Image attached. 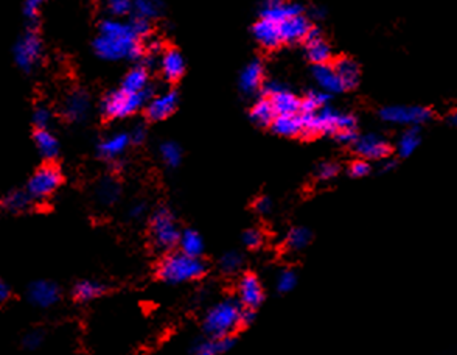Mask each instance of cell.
<instances>
[{
  "label": "cell",
  "instance_id": "6da1fadb",
  "mask_svg": "<svg viewBox=\"0 0 457 355\" xmlns=\"http://www.w3.org/2000/svg\"><path fill=\"white\" fill-rule=\"evenodd\" d=\"M94 49L100 58L108 59V61L124 58L139 59L145 54L131 25L115 19L101 22L100 35L94 41Z\"/></svg>",
  "mask_w": 457,
  "mask_h": 355
},
{
  "label": "cell",
  "instance_id": "7a4b0ae2",
  "mask_svg": "<svg viewBox=\"0 0 457 355\" xmlns=\"http://www.w3.org/2000/svg\"><path fill=\"white\" fill-rule=\"evenodd\" d=\"M243 310H245V307L233 299L218 302L205 315L204 330L207 332L212 340L232 337L233 332L243 325Z\"/></svg>",
  "mask_w": 457,
  "mask_h": 355
},
{
  "label": "cell",
  "instance_id": "3957f363",
  "mask_svg": "<svg viewBox=\"0 0 457 355\" xmlns=\"http://www.w3.org/2000/svg\"><path fill=\"white\" fill-rule=\"evenodd\" d=\"M205 263L201 259L190 257L184 253L168 254L157 268L159 278L167 284H182L202 278Z\"/></svg>",
  "mask_w": 457,
  "mask_h": 355
},
{
  "label": "cell",
  "instance_id": "277c9868",
  "mask_svg": "<svg viewBox=\"0 0 457 355\" xmlns=\"http://www.w3.org/2000/svg\"><path fill=\"white\" fill-rule=\"evenodd\" d=\"M304 132L302 136L311 137L316 135H337L344 130H355L356 117L342 114L331 108H323L316 114H302Z\"/></svg>",
  "mask_w": 457,
  "mask_h": 355
},
{
  "label": "cell",
  "instance_id": "5b68a950",
  "mask_svg": "<svg viewBox=\"0 0 457 355\" xmlns=\"http://www.w3.org/2000/svg\"><path fill=\"white\" fill-rule=\"evenodd\" d=\"M150 95V89L142 94H128L120 89L106 95L101 103V111L109 118H124L137 113L145 103H148Z\"/></svg>",
  "mask_w": 457,
  "mask_h": 355
},
{
  "label": "cell",
  "instance_id": "8992f818",
  "mask_svg": "<svg viewBox=\"0 0 457 355\" xmlns=\"http://www.w3.org/2000/svg\"><path fill=\"white\" fill-rule=\"evenodd\" d=\"M151 234L156 248L169 251L181 242V231L168 209H159L151 218Z\"/></svg>",
  "mask_w": 457,
  "mask_h": 355
},
{
  "label": "cell",
  "instance_id": "52a82bcc",
  "mask_svg": "<svg viewBox=\"0 0 457 355\" xmlns=\"http://www.w3.org/2000/svg\"><path fill=\"white\" fill-rule=\"evenodd\" d=\"M380 117L387 123L395 125H418L426 123L432 117L431 109L425 106H386L380 111Z\"/></svg>",
  "mask_w": 457,
  "mask_h": 355
},
{
  "label": "cell",
  "instance_id": "ba28073f",
  "mask_svg": "<svg viewBox=\"0 0 457 355\" xmlns=\"http://www.w3.org/2000/svg\"><path fill=\"white\" fill-rule=\"evenodd\" d=\"M61 184V172L55 166H44L28 181L27 192L34 199L49 198Z\"/></svg>",
  "mask_w": 457,
  "mask_h": 355
},
{
  "label": "cell",
  "instance_id": "9c48e42d",
  "mask_svg": "<svg viewBox=\"0 0 457 355\" xmlns=\"http://www.w3.org/2000/svg\"><path fill=\"white\" fill-rule=\"evenodd\" d=\"M41 56V41L33 32L25 33L14 46V59L22 70L30 72Z\"/></svg>",
  "mask_w": 457,
  "mask_h": 355
},
{
  "label": "cell",
  "instance_id": "30bf717a",
  "mask_svg": "<svg viewBox=\"0 0 457 355\" xmlns=\"http://www.w3.org/2000/svg\"><path fill=\"white\" fill-rule=\"evenodd\" d=\"M353 147H355V151L359 154V156L364 159L382 161L386 159L390 153V147L387 144V140L378 135L361 136Z\"/></svg>",
  "mask_w": 457,
  "mask_h": 355
},
{
  "label": "cell",
  "instance_id": "8fae6325",
  "mask_svg": "<svg viewBox=\"0 0 457 355\" xmlns=\"http://www.w3.org/2000/svg\"><path fill=\"white\" fill-rule=\"evenodd\" d=\"M28 299L36 307H51L60 301V288L49 280H36L28 287Z\"/></svg>",
  "mask_w": 457,
  "mask_h": 355
},
{
  "label": "cell",
  "instance_id": "7c38bea8",
  "mask_svg": "<svg viewBox=\"0 0 457 355\" xmlns=\"http://www.w3.org/2000/svg\"><path fill=\"white\" fill-rule=\"evenodd\" d=\"M176 106H178V94L174 91H168L150 99V101L146 103L145 109L150 120L159 122L172 116L174 113Z\"/></svg>",
  "mask_w": 457,
  "mask_h": 355
},
{
  "label": "cell",
  "instance_id": "4fadbf2b",
  "mask_svg": "<svg viewBox=\"0 0 457 355\" xmlns=\"http://www.w3.org/2000/svg\"><path fill=\"white\" fill-rule=\"evenodd\" d=\"M238 293H240V304L245 309H250V310H255L259 307L264 298L260 280L254 275H245L241 278L238 285Z\"/></svg>",
  "mask_w": 457,
  "mask_h": 355
},
{
  "label": "cell",
  "instance_id": "5bb4252c",
  "mask_svg": "<svg viewBox=\"0 0 457 355\" xmlns=\"http://www.w3.org/2000/svg\"><path fill=\"white\" fill-rule=\"evenodd\" d=\"M305 51L309 61H311L314 66H321V64H328V59L331 56V50L330 46L326 42V39L322 38V35L318 28H311L309 32L308 38L305 39Z\"/></svg>",
  "mask_w": 457,
  "mask_h": 355
},
{
  "label": "cell",
  "instance_id": "9a60e30c",
  "mask_svg": "<svg viewBox=\"0 0 457 355\" xmlns=\"http://www.w3.org/2000/svg\"><path fill=\"white\" fill-rule=\"evenodd\" d=\"M91 106V99L84 91H73L67 95V99L64 101L63 113L64 116L72 122H79L87 116V111Z\"/></svg>",
  "mask_w": 457,
  "mask_h": 355
},
{
  "label": "cell",
  "instance_id": "2e32d148",
  "mask_svg": "<svg viewBox=\"0 0 457 355\" xmlns=\"http://www.w3.org/2000/svg\"><path fill=\"white\" fill-rule=\"evenodd\" d=\"M302 6L299 4L286 2H268L262 10V19H268L276 24H283L285 20L300 16Z\"/></svg>",
  "mask_w": 457,
  "mask_h": 355
},
{
  "label": "cell",
  "instance_id": "e0dca14e",
  "mask_svg": "<svg viewBox=\"0 0 457 355\" xmlns=\"http://www.w3.org/2000/svg\"><path fill=\"white\" fill-rule=\"evenodd\" d=\"M254 36L259 44L266 49H276L283 42L280 24H276V22L268 19H260L254 25Z\"/></svg>",
  "mask_w": 457,
  "mask_h": 355
},
{
  "label": "cell",
  "instance_id": "ac0fdd59",
  "mask_svg": "<svg viewBox=\"0 0 457 355\" xmlns=\"http://www.w3.org/2000/svg\"><path fill=\"white\" fill-rule=\"evenodd\" d=\"M311 25H309V20L300 14V16L291 18L285 20L283 24H280V32H282V39L283 42H299L305 41L308 38L309 32H311Z\"/></svg>",
  "mask_w": 457,
  "mask_h": 355
},
{
  "label": "cell",
  "instance_id": "d6986e66",
  "mask_svg": "<svg viewBox=\"0 0 457 355\" xmlns=\"http://www.w3.org/2000/svg\"><path fill=\"white\" fill-rule=\"evenodd\" d=\"M313 77L316 80V83L319 85L323 92L327 94H336L344 91V86L339 80L337 73L335 68L331 64H321V66H314L313 69Z\"/></svg>",
  "mask_w": 457,
  "mask_h": 355
},
{
  "label": "cell",
  "instance_id": "ffe728a7",
  "mask_svg": "<svg viewBox=\"0 0 457 355\" xmlns=\"http://www.w3.org/2000/svg\"><path fill=\"white\" fill-rule=\"evenodd\" d=\"M268 99L277 116H299V113H302V100L286 89H282Z\"/></svg>",
  "mask_w": 457,
  "mask_h": 355
},
{
  "label": "cell",
  "instance_id": "44dd1931",
  "mask_svg": "<svg viewBox=\"0 0 457 355\" xmlns=\"http://www.w3.org/2000/svg\"><path fill=\"white\" fill-rule=\"evenodd\" d=\"M160 69L165 80L178 81L186 72V61L178 50H167L160 59Z\"/></svg>",
  "mask_w": 457,
  "mask_h": 355
},
{
  "label": "cell",
  "instance_id": "7402d4cb",
  "mask_svg": "<svg viewBox=\"0 0 457 355\" xmlns=\"http://www.w3.org/2000/svg\"><path fill=\"white\" fill-rule=\"evenodd\" d=\"M263 64L259 61V59H254L250 61L245 69H243L241 75H240V87L243 92L246 94H254L257 89H259L263 83Z\"/></svg>",
  "mask_w": 457,
  "mask_h": 355
},
{
  "label": "cell",
  "instance_id": "603a6c76",
  "mask_svg": "<svg viewBox=\"0 0 457 355\" xmlns=\"http://www.w3.org/2000/svg\"><path fill=\"white\" fill-rule=\"evenodd\" d=\"M333 68L337 73L339 80H341V83L344 86V91L345 89H352L358 85L359 81V68L358 64L353 61L350 58H339L335 61Z\"/></svg>",
  "mask_w": 457,
  "mask_h": 355
},
{
  "label": "cell",
  "instance_id": "cb8c5ba5",
  "mask_svg": "<svg viewBox=\"0 0 457 355\" xmlns=\"http://www.w3.org/2000/svg\"><path fill=\"white\" fill-rule=\"evenodd\" d=\"M148 70L143 66L132 69L127 73V77L123 78L122 91L128 94H142L148 91Z\"/></svg>",
  "mask_w": 457,
  "mask_h": 355
},
{
  "label": "cell",
  "instance_id": "d4e9b609",
  "mask_svg": "<svg viewBox=\"0 0 457 355\" xmlns=\"http://www.w3.org/2000/svg\"><path fill=\"white\" fill-rule=\"evenodd\" d=\"M271 127H272V131L277 132L278 136H285V137L299 136L304 132V122H302V116H277Z\"/></svg>",
  "mask_w": 457,
  "mask_h": 355
},
{
  "label": "cell",
  "instance_id": "484cf974",
  "mask_svg": "<svg viewBox=\"0 0 457 355\" xmlns=\"http://www.w3.org/2000/svg\"><path fill=\"white\" fill-rule=\"evenodd\" d=\"M131 137L124 132H117V135L109 136L105 142L100 145V154L106 159H115L127 150Z\"/></svg>",
  "mask_w": 457,
  "mask_h": 355
},
{
  "label": "cell",
  "instance_id": "4316f807",
  "mask_svg": "<svg viewBox=\"0 0 457 355\" xmlns=\"http://www.w3.org/2000/svg\"><path fill=\"white\" fill-rule=\"evenodd\" d=\"M34 144L38 147L39 154L44 159H55L60 145L55 136L47 130H36L34 132Z\"/></svg>",
  "mask_w": 457,
  "mask_h": 355
},
{
  "label": "cell",
  "instance_id": "83f0119b",
  "mask_svg": "<svg viewBox=\"0 0 457 355\" xmlns=\"http://www.w3.org/2000/svg\"><path fill=\"white\" fill-rule=\"evenodd\" d=\"M276 111H274V106H272V103L268 97H264V99H260L259 101L255 103V105L252 106V109H250V118H252V120L255 123H259V125H272V122L276 120Z\"/></svg>",
  "mask_w": 457,
  "mask_h": 355
},
{
  "label": "cell",
  "instance_id": "f1b7e54d",
  "mask_svg": "<svg viewBox=\"0 0 457 355\" xmlns=\"http://www.w3.org/2000/svg\"><path fill=\"white\" fill-rule=\"evenodd\" d=\"M179 247H181L184 254L199 259V256H201L204 251V242L201 239V235H199L196 231H191V229H188V231L182 232Z\"/></svg>",
  "mask_w": 457,
  "mask_h": 355
},
{
  "label": "cell",
  "instance_id": "f546056e",
  "mask_svg": "<svg viewBox=\"0 0 457 355\" xmlns=\"http://www.w3.org/2000/svg\"><path fill=\"white\" fill-rule=\"evenodd\" d=\"M105 293V287L95 280H81L73 288V296L79 302H89Z\"/></svg>",
  "mask_w": 457,
  "mask_h": 355
},
{
  "label": "cell",
  "instance_id": "4dcf8cb0",
  "mask_svg": "<svg viewBox=\"0 0 457 355\" xmlns=\"http://www.w3.org/2000/svg\"><path fill=\"white\" fill-rule=\"evenodd\" d=\"M420 142H422V139H420V132L417 128L406 130L401 135V137L398 139V144H397L398 154H400L401 158H409L411 154L417 150Z\"/></svg>",
  "mask_w": 457,
  "mask_h": 355
},
{
  "label": "cell",
  "instance_id": "1f68e13d",
  "mask_svg": "<svg viewBox=\"0 0 457 355\" xmlns=\"http://www.w3.org/2000/svg\"><path fill=\"white\" fill-rule=\"evenodd\" d=\"M328 100H330V94L323 91H311L304 100H302V114L319 113L321 109L327 108Z\"/></svg>",
  "mask_w": 457,
  "mask_h": 355
},
{
  "label": "cell",
  "instance_id": "d6a6232c",
  "mask_svg": "<svg viewBox=\"0 0 457 355\" xmlns=\"http://www.w3.org/2000/svg\"><path fill=\"white\" fill-rule=\"evenodd\" d=\"M32 197L28 195V192L22 190H13L10 194H6L4 198V207L10 212H22L30 206Z\"/></svg>",
  "mask_w": 457,
  "mask_h": 355
},
{
  "label": "cell",
  "instance_id": "836d02e7",
  "mask_svg": "<svg viewBox=\"0 0 457 355\" xmlns=\"http://www.w3.org/2000/svg\"><path fill=\"white\" fill-rule=\"evenodd\" d=\"M311 242V232L307 228H292L286 235V245L292 251L304 249Z\"/></svg>",
  "mask_w": 457,
  "mask_h": 355
},
{
  "label": "cell",
  "instance_id": "e575fe53",
  "mask_svg": "<svg viewBox=\"0 0 457 355\" xmlns=\"http://www.w3.org/2000/svg\"><path fill=\"white\" fill-rule=\"evenodd\" d=\"M97 194L103 204H112L115 203L117 197H119L120 189L117 186V182H114L112 180H105L100 184Z\"/></svg>",
  "mask_w": 457,
  "mask_h": 355
},
{
  "label": "cell",
  "instance_id": "d590c367",
  "mask_svg": "<svg viewBox=\"0 0 457 355\" xmlns=\"http://www.w3.org/2000/svg\"><path fill=\"white\" fill-rule=\"evenodd\" d=\"M160 156L168 167H176L181 162V148L174 142H165L160 145Z\"/></svg>",
  "mask_w": 457,
  "mask_h": 355
},
{
  "label": "cell",
  "instance_id": "8d00e7d4",
  "mask_svg": "<svg viewBox=\"0 0 457 355\" xmlns=\"http://www.w3.org/2000/svg\"><path fill=\"white\" fill-rule=\"evenodd\" d=\"M243 263V257L235 253V251H231V253H226L219 261V268L223 273H227V275H233L241 268Z\"/></svg>",
  "mask_w": 457,
  "mask_h": 355
},
{
  "label": "cell",
  "instance_id": "74e56055",
  "mask_svg": "<svg viewBox=\"0 0 457 355\" xmlns=\"http://www.w3.org/2000/svg\"><path fill=\"white\" fill-rule=\"evenodd\" d=\"M297 284V276L292 270H283L277 276V290L280 293H288L291 292Z\"/></svg>",
  "mask_w": 457,
  "mask_h": 355
},
{
  "label": "cell",
  "instance_id": "f35d334b",
  "mask_svg": "<svg viewBox=\"0 0 457 355\" xmlns=\"http://www.w3.org/2000/svg\"><path fill=\"white\" fill-rule=\"evenodd\" d=\"M159 8L160 5L157 2H148V0H140V2L134 4V10L137 13V16L145 19L157 16Z\"/></svg>",
  "mask_w": 457,
  "mask_h": 355
},
{
  "label": "cell",
  "instance_id": "ab89813d",
  "mask_svg": "<svg viewBox=\"0 0 457 355\" xmlns=\"http://www.w3.org/2000/svg\"><path fill=\"white\" fill-rule=\"evenodd\" d=\"M193 355H221L217 340H205L195 346Z\"/></svg>",
  "mask_w": 457,
  "mask_h": 355
},
{
  "label": "cell",
  "instance_id": "60d3db41",
  "mask_svg": "<svg viewBox=\"0 0 457 355\" xmlns=\"http://www.w3.org/2000/svg\"><path fill=\"white\" fill-rule=\"evenodd\" d=\"M129 25L132 28V32H134V35L137 36V38H145V36H148L150 33V20L148 19H145V18H132L131 22H129Z\"/></svg>",
  "mask_w": 457,
  "mask_h": 355
},
{
  "label": "cell",
  "instance_id": "b9f144b4",
  "mask_svg": "<svg viewBox=\"0 0 457 355\" xmlns=\"http://www.w3.org/2000/svg\"><path fill=\"white\" fill-rule=\"evenodd\" d=\"M263 240H264V235L262 231H259V229H249V231H246L245 235H243V242H245V245L250 249L260 248Z\"/></svg>",
  "mask_w": 457,
  "mask_h": 355
},
{
  "label": "cell",
  "instance_id": "7bdbcfd3",
  "mask_svg": "<svg viewBox=\"0 0 457 355\" xmlns=\"http://www.w3.org/2000/svg\"><path fill=\"white\" fill-rule=\"evenodd\" d=\"M51 114L47 108H38L33 114V123L38 130H47Z\"/></svg>",
  "mask_w": 457,
  "mask_h": 355
},
{
  "label": "cell",
  "instance_id": "ee69618b",
  "mask_svg": "<svg viewBox=\"0 0 457 355\" xmlns=\"http://www.w3.org/2000/svg\"><path fill=\"white\" fill-rule=\"evenodd\" d=\"M337 173H339V167L333 164V162H323V164H321V167L318 168V178L322 181L333 180V178L337 176Z\"/></svg>",
  "mask_w": 457,
  "mask_h": 355
},
{
  "label": "cell",
  "instance_id": "f6af8a7d",
  "mask_svg": "<svg viewBox=\"0 0 457 355\" xmlns=\"http://www.w3.org/2000/svg\"><path fill=\"white\" fill-rule=\"evenodd\" d=\"M108 8L110 11V14H114V16H124V14H128L132 8V5L127 0H112V2H109Z\"/></svg>",
  "mask_w": 457,
  "mask_h": 355
},
{
  "label": "cell",
  "instance_id": "bcb514c9",
  "mask_svg": "<svg viewBox=\"0 0 457 355\" xmlns=\"http://www.w3.org/2000/svg\"><path fill=\"white\" fill-rule=\"evenodd\" d=\"M371 173V164L367 161H355L350 166V175L353 178H363Z\"/></svg>",
  "mask_w": 457,
  "mask_h": 355
},
{
  "label": "cell",
  "instance_id": "7dc6e473",
  "mask_svg": "<svg viewBox=\"0 0 457 355\" xmlns=\"http://www.w3.org/2000/svg\"><path fill=\"white\" fill-rule=\"evenodd\" d=\"M336 139L339 140L341 144L345 145H355L356 140L359 139V136L356 135L355 130H344V131H339L336 135Z\"/></svg>",
  "mask_w": 457,
  "mask_h": 355
},
{
  "label": "cell",
  "instance_id": "c3c4849f",
  "mask_svg": "<svg viewBox=\"0 0 457 355\" xmlns=\"http://www.w3.org/2000/svg\"><path fill=\"white\" fill-rule=\"evenodd\" d=\"M42 344V334L41 332H30L25 338H24V346L27 349L34 351Z\"/></svg>",
  "mask_w": 457,
  "mask_h": 355
},
{
  "label": "cell",
  "instance_id": "681fc988",
  "mask_svg": "<svg viewBox=\"0 0 457 355\" xmlns=\"http://www.w3.org/2000/svg\"><path fill=\"white\" fill-rule=\"evenodd\" d=\"M39 8H41L39 0H28V2H25L24 4V14L27 16V19L34 20L36 18H38Z\"/></svg>",
  "mask_w": 457,
  "mask_h": 355
},
{
  "label": "cell",
  "instance_id": "f907efd6",
  "mask_svg": "<svg viewBox=\"0 0 457 355\" xmlns=\"http://www.w3.org/2000/svg\"><path fill=\"white\" fill-rule=\"evenodd\" d=\"M162 51V42L159 39H151L146 42V46H145V54L146 56H156L157 54H160Z\"/></svg>",
  "mask_w": 457,
  "mask_h": 355
},
{
  "label": "cell",
  "instance_id": "816d5d0a",
  "mask_svg": "<svg viewBox=\"0 0 457 355\" xmlns=\"http://www.w3.org/2000/svg\"><path fill=\"white\" fill-rule=\"evenodd\" d=\"M255 209L259 213H268L272 209V203L268 197H260L255 201Z\"/></svg>",
  "mask_w": 457,
  "mask_h": 355
},
{
  "label": "cell",
  "instance_id": "f5cc1de1",
  "mask_svg": "<svg viewBox=\"0 0 457 355\" xmlns=\"http://www.w3.org/2000/svg\"><path fill=\"white\" fill-rule=\"evenodd\" d=\"M145 136H146V130H145L143 125H137V127H134V130H132L131 135H129L132 142H136V144L143 142Z\"/></svg>",
  "mask_w": 457,
  "mask_h": 355
},
{
  "label": "cell",
  "instance_id": "db71d44e",
  "mask_svg": "<svg viewBox=\"0 0 457 355\" xmlns=\"http://www.w3.org/2000/svg\"><path fill=\"white\" fill-rule=\"evenodd\" d=\"M254 318H255V310H250V309L243 310V316H241L243 325H249L254 321Z\"/></svg>",
  "mask_w": 457,
  "mask_h": 355
},
{
  "label": "cell",
  "instance_id": "11a10c76",
  "mask_svg": "<svg viewBox=\"0 0 457 355\" xmlns=\"http://www.w3.org/2000/svg\"><path fill=\"white\" fill-rule=\"evenodd\" d=\"M143 212H145V204H142V203L134 204V206L131 207V211H129V213H131V217H132V218H139V217H142V216H143Z\"/></svg>",
  "mask_w": 457,
  "mask_h": 355
},
{
  "label": "cell",
  "instance_id": "9f6ffc18",
  "mask_svg": "<svg viewBox=\"0 0 457 355\" xmlns=\"http://www.w3.org/2000/svg\"><path fill=\"white\" fill-rule=\"evenodd\" d=\"M11 296V290H10V287L6 285L5 282L0 284V299L2 301H6Z\"/></svg>",
  "mask_w": 457,
  "mask_h": 355
},
{
  "label": "cell",
  "instance_id": "6f0895ef",
  "mask_svg": "<svg viewBox=\"0 0 457 355\" xmlns=\"http://www.w3.org/2000/svg\"><path fill=\"white\" fill-rule=\"evenodd\" d=\"M394 167H395L394 161H386L385 164H381V172H389V170H392Z\"/></svg>",
  "mask_w": 457,
  "mask_h": 355
},
{
  "label": "cell",
  "instance_id": "680465c9",
  "mask_svg": "<svg viewBox=\"0 0 457 355\" xmlns=\"http://www.w3.org/2000/svg\"><path fill=\"white\" fill-rule=\"evenodd\" d=\"M449 120H451V123L456 125V127H457V111H454V113L451 114V117H449Z\"/></svg>",
  "mask_w": 457,
  "mask_h": 355
}]
</instances>
